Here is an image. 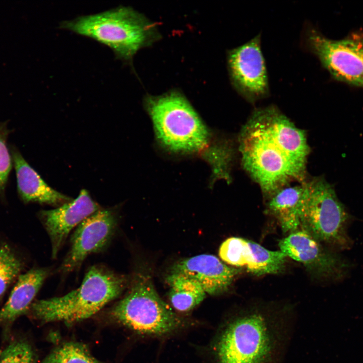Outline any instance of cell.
<instances>
[{
	"instance_id": "obj_18",
	"label": "cell",
	"mask_w": 363,
	"mask_h": 363,
	"mask_svg": "<svg viewBox=\"0 0 363 363\" xmlns=\"http://www.w3.org/2000/svg\"><path fill=\"white\" fill-rule=\"evenodd\" d=\"M170 290L168 298L175 312L187 313L193 310L205 298L206 293L194 279L170 273L166 278Z\"/></svg>"
},
{
	"instance_id": "obj_7",
	"label": "cell",
	"mask_w": 363,
	"mask_h": 363,
	"mask_svg": "<svg viewBox=\"0 0 363 363\" xmlns=\"http://www.w3.org/2000/svg\"><path fill=\"white\" fill-rule=\"evenodd\" d=\"M352 219L334 187L324 177L307 180L299 211V229L340 250L351 248L348 227Z\"/></svg>"
},
{
	"instance_id": "obj_4",
	"label": "cell",
	"mask_w": 363,
	"mask_h": 363,
	"mask_svg": "<svg viewBox=\"0 0 363 363\" xmlns=\"http://www.w3.org/2000/svg\"><path fill=\"white\" fill-rule=\"evenodd\" d=\"M130 279L101 265L93 266L78 288L59 297L35 300L29 310L43 323H72L87 319L120 296Z\"/></svg>"
},
{
	"instance_id": "obj_5",
	"label": "cell",
	"mask_w": 363,
	"mask_h": 363,
	"mask_svg": "<svg viewBox=\"0 0 363 363\" xmlns=\"http://www.w3.org/2000/svg\"><path fill=\"white\" fill-rule=\"evenodd\" d=\"M125 296L110 309L113 319L142 335L162 337L194 325L178 315L159 296L149 275L138 273Z\"/></svg>"
},
{
	"instance_id": "obj_17",
	"label": "cell",
	"mask_w": 363,
	"mask_h": 363,
	"mask_svg": "<svg viewBox=\"0 0 363 363\" xmlns=\"http://www.w3.org/2000/svg\"><path fill=\"white\" fill-rule=\"evenodd\" d=\"M306 181L283 187L266 199L267 212L277 218L284 232L299 229V211Z\"/></svg>"
},
{
	"instance_id": "obj_6",
	"label": "cell",
	"mask_w": 363,
	"mask_h": 363,
	"mask_svg": "<svg viewBox=\"0 0 363 363\" xmlns=\"http://www.w3.org/2000/svg\"><path fill=\"white\" fill-rule=\"evenodd\" d=\"M59 27L108 46L117 59L125 62L131 61L153 36L149 21L133 9L123 6L64 21Z\"/></svg>"
},
{
	"instance_id": "obj_12",
	"label": "cell",
	"mask_w": 363,
	"mask_h": 363,
	"mask_svg": "<svg viewBox=\"0 0 363 363\" xmlns=\"http://www.w3.org/2000/svg\"><path fill=\"white\" fill-rule=\"evenodd\" d=\"M218 254L225 263L236 268L245 267L248 272L257 276L282 273L287 258L280 250L270 251L255 241L239 237L225 240Z\"/></svg>"
},
{
	"instance_id": "obj_13",
	"label": "cell",
	"mask_w": 363,
	"mask_h": 363,
	"mask_svg": "<svg viewBox=\"0 0 363 363\" xmlns=\"http://www.w3.org/2000/svg\"><path fill=\"white\" fill-rule=\"evenodd\" d=\"M99 209L88 192L82 190L75 199L40 212L41 222L50 238L52 258L57 257L71 230Z\"/></svg>"
},
{
	"instance_id": "obj_3",
	"label": "cell",
	"mask_w": 363,
	"mask_h": 363,
	"mask_svg": "<svg viewBox=\"0 0 363 363\" xmlns=\"http://www.w3.org/2000/svg\"><path fill=\"white\" fill-rule=\"evenodd\" d=\"M146 109L152 119L156 137L166 149L181 153H204L215 168L227 157L230 146L226 142L212 148L211 135L186 98L171 92L148 97Z\"/></svg>"
},
{
	"instance_id": "obj_22",
	"label": "cell",
	"mask_w": 363,
	"mask_h": 363,
	"mask_svg": "<svg viewBox=\"0 0 363 363\" xmlns=\"http://www.w3.org/2000/svg\"><path fill=\"white\" fill-rule=\"evenodd\" d=\"M9 132L6 125L0 122V195L4 194L13 165L11 151L8 146Z\"/></svg>"
},
{
	"instance_id": "obj_16",
	"label": "cell",
	"mask_w": 363,
	"mask_h": 363,
	"mask_svg": "<svg viewBox=\"0 0 363 363\" xmlns=\"http://www.w3.org/2000/svg\"><path fill=\"white\" fill-rule=\"evenodd\" d=\"M50 274L48 268H38L19 275L8 300L0 310V327L8 328L29 310L34 298Z\"/></svg>"
},
{
	"instance_id": "obj_2",
	"label": "cell",
	"mask_w": 363,
	"mask_h": 363,
	"mask_svg": "<svg viewBox=\"0 0 363 363\" xmlns=\"http://www.w3.org/2000/svg\"><path fill=\"white\" fill-rule=\"evenodd\" d=\"M296 314L290 305L249 303L223 323L213 345L215 363H283Z\"/></svg>"
},
{
	"instance_id": "obj_19",
	"label": "cell",
	"mask_w": 363,
	"mask_h": 363,
	"mask_svg": "<svg viewBox=\"0 0 363 363\" xmlns=\"http://www.w3.org/2000/svg\"><path fill=\"white\" fill-rule=\"evenodd\" d=\"M41 363H100L85 345L74 342L64 343L53 349Z\"/></svg>"
},
{
	"instance_id": "obj_10",
	"label": "cell",
	"mask_w": 363,
	"mask_h": 363,
	"mask_svg": "<svg viewBox=\"0 0 363 363\" xmlns=\"http://www.w3.org/2000/svg\"><path fill=\"white\" fill-rule=\"evenodd\" d=\"M118 224L112 210L99 209L78 225L71 238L70 249L58 271L67 274L78 268L87 257L105 249L114 234Z\"/></svg>"
},
{
	"instance_id": "obj_11",
	"label": "cell",
	"mask_w": 363,
	"mask_h": 363,
	"mask_svg": "<svg viewBox=\"0 0 363 363\" xmlns=\"http://www.w3.org/2000/svg\"><path fill=\"white\" fill-rule=\"evenodd\" d=\"M228 62L233 84L246 100L253 103L269 95L268 78L261 49L260 34L230 51Z\"/></svg>"
},
{
	"instance_id": "obj_15",
	"label": "cell",
	"mask_w": 363,
	"mask_h": 363,
	"mask_svg": "<svg viewBox=\"0 0 363 363\" xmlns=\"http://www.w3.org/2000/svg\"><path fill=\"white\" fill-rule=\"evenodd\" d=\"M11 153L18 192L24 202L60 206L72 200L47 185L17 149L12 148Z\"/></svg>"
},
{
	"instance_id": "obj_8",
	"label": "cell",
	"mask_w": 363,
	"mask_h": 363,
	"mask_svg": "<svg viewBox=\"0 0 363 363\" xmlns=\"http://www.w3.org/2000/svg\"><path fill=\"white\" fill-rule=\"evenodd\" d=\"M307 42L334 79L363 88V36L352 34L342 39L332 40L311 28L307 32Z\"/></svg>"
},
{
	"instance_id": "obj_14",
	"label": "cell",
	"mask_w": 363,
	"mask_h": 363,
	"mask_svg": "<svg viewBox=\"0 0 363 363\" xmlns=\"http://www.w3.org/2000/svg\"><path fill=\"white\" fill-rule=\"evenodd\" d=\"M241 268L229 266L217 257L201 254L176 262L171 273L182 274L197 281L206 293L222 294L229 288Z\"/></svg>"
},
{
	"instance_id": "obj_20",
	"label": "cell",
	"mask_w": 363,
	"mask_h": 363,
	"mask_svg": "<svg viewBox=\"0 0 363 363\" xmlns=\"http://www.w3.org/2000/svg\"><path fill=\"white\" fill-rule=\"evenodd\" d=\"M22 268L21 261L7 245L0 243V297L16 278Z\"/></svg>"
},
{
	"instance_id": "obj_9",
	"label": "cell",
	"mask_w": 363,
	"mask_h": 363,
	"mask_svg": "<svg viewBox=\"0 0 363 363\" xmlns=\"http://www.w3.org/2000/svg\"><path fill=\"white\" fill-rule=\"evenodd\" d=\"M278 246L287 258L301 263L319 279L342 280L352 267L347 259L328 249L323 243L300 229L282 238Z\"/></svg>"
},
{
	"instance_id": "obj_21",
	"label": "cell",
	"mask_w": 363,
	"mask_h": 363,
	"mask_svg": "<svg viewBox=\"0 0 363 363\" xmlns=\"http://www.w3.org/2000/svg\"><path fill=\"white\" fill-rule=\"evenodd\" d=\"M0 363H36V354L26 340L15 339L0 350Z\"/></svg>"
},
{
	"instance_id": "obj_1",
	"label": "cell",
	"mask_w": 363,
	"mask_h": 363,
	"mask_svg": "<svg viewBox=\"0 0 363 363\" xmlns=\"http://www.w3.org/2000/svg\"><path fill=\"white\" fill-rule=\"evenodd\" d=\"M244 169L267 199L278 189L307 180L306 133L274 105L255 109L239 136Z\"/></svg>"
}]
</instances>
